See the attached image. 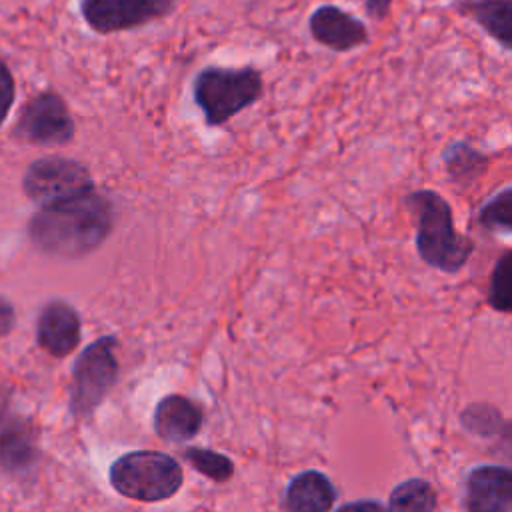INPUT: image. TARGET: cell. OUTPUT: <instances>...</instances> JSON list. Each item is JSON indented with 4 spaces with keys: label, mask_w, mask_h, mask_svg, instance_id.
I'll return each instance as SVG.
<instances>
[{
    "label": "cell",
    "mask_w": 512,
    "mask_h": 512,
    "mask_svg": "<svg viewBox=\"0 0 512 512\" xmlns=\"http://www.w3.org/2000/svg\"><path fill=\"white\" fill-rule=\"evenodd\" d=\"M112 230L114 204L98 188L40 206L26 226L36 250L64 260H78L96 252Z\"/></svg>",
    "instance_id": "1"
},
{
    "label": "cell",
    "mask_w": 512,
    "mask_h": 512,
    "mask_svg": "<svg viewBox=\"0 0 512 512\" xmlns=\"http://www.w3.org/2000/svg\"><path fill=\"white\" fill-rule=\"evenodd\" d=\"M414 218V248L418 258L442 272L458 274L476 250L474 238L458 232L450 202L432 188H418L402 198Z\"/></svg>",
    "instance_id": "2"
},
{
    "label": "cell",
    "mask_w": 512,
    "mask_h": 512,
    "mask_svg": "<svg viewBox=\"0 0 512 512\" xmlns=\"http://www.w3.org/2000/svg\"><path fill=\"white\" fill-rule=\"evenodd\" d=\"M262 96L264 74L252 64H206L192 78V100L202 114L206 128L226 126Z\"/></svg>",
    "instance_id": "3"
},
{
    "label": "cell",
    "mask_w": 512,
    "mask_h": 512,
    "mask_svg": "<svg viewBox=\"0 0 512 512\" xmlns=\"http://www.w3.org/2000/svg\"><path fill=\"white\" fill-rule=\"evenodd\" d=\"M108 476L118 494L142 502L168 500L184 480L180 464L158 450H134L116 458Z\"/></svg>",
    "instance_id": "4"
},
{
    "label": "cell",
    "mask_w": 512,
    "mask_h": 512,
    "mask_svg": "<svg viewBox=\"0 0 512 512\" xmlns=\"http://www.w3.org/2000/svg\"><path fill=\"white\" fill-rule=\"evenodd\" d=\"M118 338L104 334L90 342L76 358L70 380V412L88 418L108 396L118 378Z\"/></svg>",
    "instance_id": "5"
},
{
    "label": "cell",
    "mask_w": 512,
    "mask_h": 512,
    "mask_svg": "<svg viewBox=\"0 0 512 512\" xmlns=\"http://www.w3.org/2000/svg\"><path fill=\"white\" fill-rule=\"evenodd\" d=\"M96 188L90 168L68 156H42L22 176L24 194L40 204H54Z\"/></svg>",
    "instance_id": "6"
},
{
    "label": "cell",
    "mask_w": 512,
    "mask_h": 512,
    "mask_svg": "<svg viewBox=\"0 0 512 512\" xmlns=\"http://www.w3.org/2000/svg\"><path fill=\"white\" fill-rule=\"evenodd\" d=\"M14 134L36 146H66L76 134V122L58 92L42 90L20 110Z\"/></svg>",
    "instance_id": "7"
},
{
    "label": "cell",
    "mask_w": 512,
    "mask_h": 512,
    "mask_svg": "<svg viewBox=\"0 0 512 512\" xmlns=\"http://www.w3.org/2000/svg\"><path fill=\"white\" fill-rule=\"evenodd\" d=\"M176 0H80L86 26L102 36L140 30L168 18Z\"/></svg>",
    "instance_id": "8"
},
{
    "label": "cell",
    "mask_w": 512,
    "mask_h": 512,
    "mask_svg": "<svg viewBox=\"0 0 512 512\" xmlns=\"http://www.w3.org/2000/svg\"><path fill=\"white\" fill-rule=\"evenodd\" d=\"M308 34L330 52L346 54L370 44V30L364 20L338 4H320L308 16Z\"/></svg>",
    "instance_id": "9"
},
{
    "label": "cell",
    "mask_w": 512,
    "mask_h": 512,
    "mask_svg": "<svg viewBox=\"0 0 512 512\" xmlns=\"http://www.w3.org/2000/svg\"><path fill=\"white\" fill-rule=\"evenodd\" d=\"M40 456L38 432L32 422L8 406L0 408V466L12 476L28 474Z\"/></svg>",
    "instance_id": "10"
},
{
    "label": "cell",
    "mask_w": 512,
    "mask_h": 512,
    "mask_svg": "<svg viewBox=\"0 0 512 512\" xmlns=\"http://www.w3.org/2000/svg\"><path fill=\"white\" fill-rule=\"evenodd\" d=\"M80 316L72 304L54 298L48 300L36 320V342L50 356L64 358L76 350L80 342Z\"/></svg>",
    "instance_id": "11"
},
{
    "label": "cell",
    "mask_w": 512,
    "mask_h": 512,
    "mask_svg": "<svg viewBox=\"0 0 512 512\" xmlns=\"http://www.w3.org/2000/svg\"><path fill=\"white\" fill-rule=\"evenodd\" d=\"M512 472L506 466L484 464L466 478V512H510Z\"/></svg>",
    "instance_id": "12"
},
{
    "label": "cell",
    "mask_w": 512,
    "mask_h": 512,
    "mask_svg": "<svg viewBox=\"0 0 512 512\" xmlns=\"http://www.w3.org/2000/svg\"><path fill=\"white\" fill-rule=\"evenodd\" d=\"M202 408L180 394L164 396L154 408V432L168 442H186L202 428Z\"/></svg>",
    "instance_id": "13"
},
{
    "label": "cell",
    "mask_w": 512,
    "mask_h": 512,
    "mask_svg": "<svg viewBox=\"0 0 512 512\" xmlns=\"http://www.w3.org/2000/svg\"><path fill=\"white\" fill-rule=\"evenodd\" d=\"M452 8L474 22L506 54L512 52V0H456Z\"/></svg>",
    "instance_id": "14"
},
{
    "label": "cell",
    "mask_w": 512,
    "mask_h": 512,
    "mask_svg": "<svg viewBox=\"0 0 512 512\" xmlns=\"http://www.w3.org/2000/svg\"><path fill=\"white\" fill-rule=\"evenodd\" d=\"M336 500V490L328 476L318 470L296 474L284 492L288 512H330Z\"/></svg>",
    "instance_id": "15"
},
{
    "label": "cell",
    "mask_w": 512,
    "mask_h": 512,
    "mask_svg": "<svg viewBox=\"0 0 512 512\" xmlns=\"http://www.w3.org/2000/svg\"><path fill=\"white\" fill-rule=\"evenodd\" d=\"M442 166L452 184L470 186L490 168V154L476 148L468 140H450L442 150Z\"/></svg>",
    "instance_id": "16"
},
{
    "label": "cell",
    "mask_w": 512,
    "mask_h": 512,
    "mask_svg": "<svg viewBox=\"0 0 512 512\" xmlns=\"http://www.w3.org/2000/svg\"><path fill=\"white\" fill-rule=\"evenodd\" d=\"M436 490L422 478H408L400 482L388 498V512H434Z\"/></svg>",
    "instance_id": "17"
},
{
    "label": "cell",
    "mask_w": 512,
    "mask_h": 512,
    "mask_svg": "<svg viewBox=\"0 0 512 512\" xmlns=\"http://www.w3.org/2000/svg\"><path fill=\"white\" fill-rule=\"evenodd\" d=\"M474 222L488 234L510 236L512 234V186L492 194L476 212Z\"/></svg>",
    "instance_id": "18"
},
{
    "label": "cell",
    "mask_w": 512,
    "mask_h": 512,
    "mask_svg": "<svg viewBox=\"0 0 512 512\" xmlns=\"http://www.w3.org/2000/svg\"><path fill=\"white\" fill-rule=\"evenodd\" d=\"M510 280H512V250L504 248L498 254V258L494 260V266H492L490 278H488L486 302L492 310L502 312V314H508L512 310Z\"/></svg>",
    "instance_id": "19"
},
{
    "label": "cell",
    "mask_w": 512,
    "mask_h": 512,
    "mask_svg": "<svg viewBox=\"0 0 512 512\" xmlns=\"http://www.w3.org/2000/svg\"><path fill=\"white\" fill-rule=\"evenodd\" d=\"M184 460L190 462V466L194 470H198L200 474L212 478L214 482H226L232 478L234 474V464L228 456L218 454L214 450H206V448H186L182 452Z\"/></svg>",
    "instance_id": "20"
},
{
    "label": "cell",
    "mask_w": 512,
    "mask_h": 512,
    "mask_svg": "<svg viewBox=\"0 0 512 512\" xmlns=\"http://www.w3.org/2000/svg\"><path fill=\"white\" fill-rule=\"evenodd\" d=\"M14 96H16V84H14V76L8 70V66L0 60V126L4 124L12 104H14Z\"/></svg>",
    "instance_id": "21"
},
{
    "label": "cell",
    "mask_w": 512,
    "mask_h": 512,
    "mask_svg": "<svg viewBox=\"0 0 512 512\" xmlns=\"http://www.w3.org/2000/svg\"><path fill=\"white\" fill-rule=\"evenodd\" d=\"M394 0H364V12L372 22H382L388 18Z\"/></svg>",
    "instance_id": "22"
},
{
    "label": "cell",
    "mask_w": 512,
    "mask_h": 512,
    "mask_svg": "<svg viewBox=\"0 0 512 512\" xmlns=\"http://www.w3.org/2000/svg\"><path fill=\"white\" fill-rule=\"evenodd\" d=\"M16 324V312H14V306L4 298L0 296V338L10 334L12 328Z\"/></svg>",
    "instance_id": "23"
},
{
    "label": "cell",
    "mask_w": 512,
    "mask_h": 512,
    "mask_svg": "<svg viewBox=\"0 0 512 512\" xmlns=\"http://www.w3.org/2000/svg\"><path fill=\"white\" fill-rule=\"evenodd\" d=\"M336 512H388V508H384L380 502H374V500H356V502L342 504Z\"/></svg>",
    "instance_id": "24"
}]
</instances>
